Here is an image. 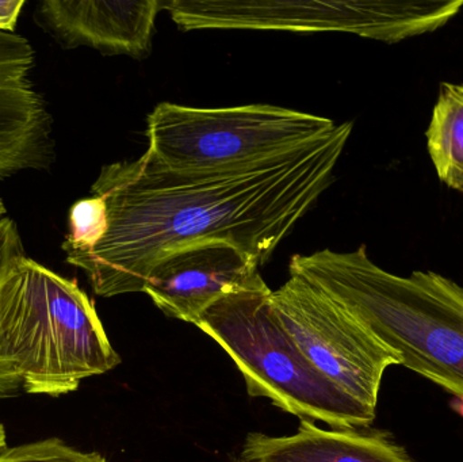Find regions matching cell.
Segmentation results:
<instances>
[{
	"mask_svg": "<svg viewBox=\"0 0 463 462\" xmlns=\"http://www.w3.org/2000/svg\"><path fill=\"white\" fill-rule=\"evenodd\" d=\"M109 216L105 200L97 195L76 201L68 214V233L61 250L70 252L90 251L108 232Z\"/></svg>",
	"mask_w": 463,
	"mask_h": 462,
	"instance_id": "12",
	"label": "cell"
},
{
	"mask_svg": "<svg viewBox=\"0 0 463 462\" xmlns=\"http://www.w3.org/2000/svg\"><path fill=\"white\" fill-rule=\"evenodd\" d=\"M195 325L230 355L252 398L269 399L301 420L332 429H367L374 422L375 412L305 357L275 312L272 290L263 278L220 298Z\"/></svg>",
	"mask_w": 463,
	"mask_h": 462,
	"instance_id": "4",
	"label": "cell"
},
{
	"mask_svg": "<svg viewBox=\"0 0 463 462\" xmlns=\"http://www.w3.org/2000/svg\"><path fill=\"white\" fill-rule=\"evenodd\" d=\"M353 127L240 170L171 171L146 154L105 165L91 193L108 206V232L65 259L102 297L143 292L160 260L194 241H228L264 265L328 189Z\"/></svg>",
	"mask_w": 463,
	"mask_h": 462,
	"instance_id": "1",
	"label": "cell"
},
{
	"mask_svg": "<svg viewBox=\"0 0 463 462\" xmlns=\"http://www.w3.org/2000/svg\"><path fill=\"white\" fill-rule=\"evenodd\" d=\"M162 7L184 30L351 33L397 43L445 26L463 0H170Z\"/></svg>",
	"mask_w": 463,
	"mask_h": 462,
	"instance_id": "6",
	"label": "cell"
},
{
	"mask_svg": "<svg viewBox=\"0 0 463 462\" xmlns=\"http://www.w3.org/2000/svg\"><path fill=\"white\" fill-rule=\"evenodd\" d=\"M258 268L255 258L228 241H194L160 260L143 292L165 316L197 325L220 298L260 281Z\"/></svg>",
	"mask_w": 463,
	"mask_h": 462,
	"instance_id": "8",
	"label": "cell"
},
{
	"mask_svg": "<svg viewBox=\"0 0 463 462\" xmlns=\"http://www.w3.org/2000/svg\"><path fill=\"white\" fill-rule=\"evenodd\" d=\"M24 0H3L0 2V32H14Z\"/></svg>",
	"mask_w": 463,
	"mask_h": 462,
	"instance_id": "15",
	"label": "cell"
},
{
	"mask_svg": "<svg viewBox=\"0 0 463 462\" xmlns=\"http://www.w3.org/2000/svg\"><path fill=\"white\" fill-rule=\"evenodd\" d=\"M298 276L347 309L402 365L463 399V289L435 271L396 276L375 265L366 247L294 255Z\"/></svg>",
	"mask_w": 463,
	"mask_h": 462,
	"instance_id": "2",
	"label": "cell"
},
{
	"mask_svg": "<svg viewBox=\"0 0 463 462\" xmlns=\"http://www.w3.org/2000/svg\"><path fill=\"white\" fill-rule=\"evenodd\" d=\"M426 137L438 178L463 193V84L442 83Z\"/></svg>",
	"mask_w": 463,
	"mask_h": 462,
	"instance_id": "11",
	"label": "cell"
},
{
	"mask_svg": "<svg viewBox=\"0 0 463 462\" xmlns=\"http://www.w3.org/2000/svg\"><path fill=\"white\" fill-rule=\"evenodd\" d=\"M159 0H43L35 19L65 49L90 46L110 53L146 54L151 48Z\"/></svg>",
	"mask_w": 463,
	"mask_h": 462,
	"instance_id": "9",
	"label": "cell"
},
{
	"mask_svg": "<svg viewBox=\"0 0 463 462\" xmlns=\"http://www.w3.org/2000/svg\"><path fill=\"white\" fill-rule=\"evenodd\" d=\"M240 462H416L391 434L317 428L301 420L293 436L248 434Z\"/></svg>",
	"mask_w": 463,
	"mask_h": 462,
	"instance_id": "10",
	"label": "cell"
},
{
	"mask_svg": "<svg viewBox=\"0 0 463 462\" xmlns=\"http://www.w3.org/2000/svg\"><path fill=\"white\" fill-rule=\"evenodd\" d=\"M0 462H108L99 453H84L59 438L10 448L0 452Z\"/></svg>",
	"mask_w": 463,
	"mask_h": 462,
	"instance_id": "13",
	"label": "cell"
},
{
	"mask_svg": "<svg viewBox=\"0 0 463 462\" xmlns=\"http://www.w3.org/2000/svg\"><path fill=\"white\" fill-rule=\"evenodd\" d=\"M280 322L305 357L356 403L377 414L386 369L402 365L369 328L298 276L272 292Z\"/></svg>",
	"mask_w": 463,
	"mask_h": 462,
	"instance_id": "7",
	"label": "cell"
},
{
	"mask_svg": "<svg viewBox=\"0 0 463 462\" xmlns=\"http://www.w3.org/2000/svg\"><path fill=\"white\" fill-rule=\"evenodd\" d=\"M26 257L24 240L15 220L5 216L0 219V277L8 268ZM13 391L0 382V399L11 398Z\"/></svg>",
	"mask_w": 463,
	"mask_h": 462,
	"instance_id": "14",
	"label": "cell"
},
{
	"mask_svg": "<svg viewBox=\"0 0 463 462\" xmlns=\"http://www.w3.org/2000/svg\"><path fill=\"white\" fill-rule=\"evenodd\" d=\"M459 399V398H457ZM454 409L459 412V414L463 415V399H459V401H456L453 403Z\"/></svg>",
	"mask_w": 463,
	"mask_h": 462,
	"instance_id": "17",
	"label": "cell"
},
{
	"mask_svg": "<svg viewBox=\"0 0 463 462\" xmlns=\"http://www.w3.org/2000/svg\"><path fill=\"white\" fill-rule=\"evenodd\" d=\"M336 127L326 117L272 105L198 108L163 102L148 116L144 154L171 171H233L290 154Z\"/></svg>",
	"mask_w": 463,
	"mask_h": 462,
	"instance_id": "5",
	"label": "cell"
},
{
	"mask_svg": "<svg viewBox=\"0 0 463 462\" xmlns=\"http://www.w3.org/2000/svg\"><path fill=\"white\" fill-rule=\"evenodd\" d=\"M121 363L78 282L24 257L0 277V382L57 396Z\"/></svg>",
	"mask_w": 463,
	"mask_h": 462,
	"instance_id": "3",
	"label": "cell"
},
{
	"mask_svg": "<svg viewBox=\"0 0 463 462\" xmlns=\"http://www.w3.org/2000/svg\"><path fill=\"white\" fill-rule=\"evenodd\" d=\"M5 447H7V436H5V426L0 423V452H3Z\"/></svg>",
	"mask_w": 463,
	"mask_h": 462,
	"instance_id": "16",
	"label": "cell"
}]
</instances>
